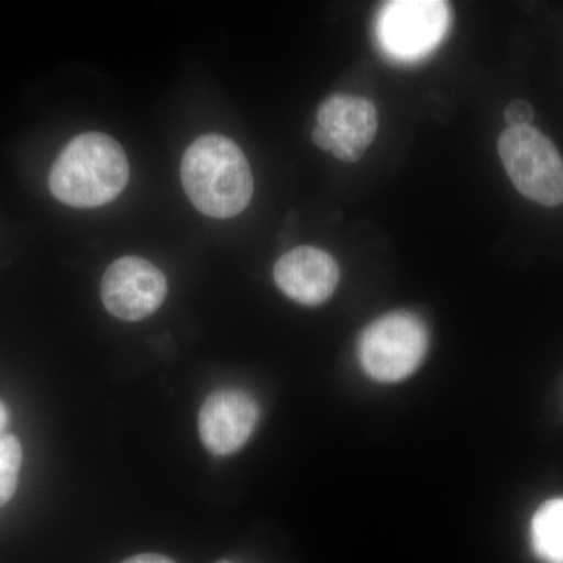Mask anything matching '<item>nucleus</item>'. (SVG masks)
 <instances>
[{
	"label": "nucleus",
	"mask_w": 563,
	"mask_h": 563,
	"mask_svg": "<svg viewBox=\"0 0 563 563\" xmlns=\"http://www.w3.org/2000/svg\"><path fill=\"white\" fill-rule=\"evenodd\" d=\"M180 177L192 206L217 220L242 213L254 192L250 162L242 147L217 133L192 141L181 158Z\"/></svg>",
	"instance_id": "f257e3e1"
},
{
	"label": "nucleus",
	"mask_w": 563,
	"mask_h": 563,
	"mask_svg": "<svg viewBox=\"0 0 563 563\" xmlns=\"http://www.w3.org/2000/svg\"><path fill=\"white\" fill-rule=\"evenodd\" d=\"M129 162L121 144L106 133H80L52 165L49 190L76 209H95L117 199L129 181Z\"/></svg>",
	"instance_id": "f03ea898"
},
{
	"label": "nucleus",
	"mask_w": 563,
	"mask_h": 563,
	"mask_svg": "<svg viewBox=\"0 0 563 563\" xmlns=\"http://www.w3.org/2000/svg\"><path fill=\"white\" fill-rule=\"evenodd\" d=\"M499 157L518 191L547 207L563 203V158L551 140L532 125L507 128Z\"/></svg>",
	"instance_id": "7ed1b4c3"
},
{
	"label": "nucleus",
	"mask_w": 563,
	"mask_h": 563,
	"mask_svg": "<svg viewBox=\"0 0 563 563\" xmlns=\"http://www.w3.org/2000/svg\"><path fill=\"white\" fill-rule=\"evenodd\" d=\"M429 336L417 314L393 312L362 333L358 358L365 373L379 383H399L420 366Z\"/></svg>",
	"instance_id": "20e7f679"
},
{
	"label": "nucleus",
	"mask_w": 563,
	"mask_h": 563,
	"mask_svg": "<svg viewBox=\"0 0 563 563\" xmlns=\"http://www.w3.org/2000/svg\"><path fill=\"white\" fill-rule=\"evenodd\" d=\"M450 25V3L442 0H396L380 9L376 36L388 57L398 62H417L437 49Z\"/></svg>",
	"instance_id": "39448f33"
},
{
	"label": "nucleus",
	"mask_w": 563,
	"mask_h": 563,
	"mask_svg": "<svg viewBox=\"0 0 563 563\" xmlns=\"http://www.w3.org/2000/svg\"><path fill=\"white\" fill-rule=\"evenodd\" d=\"M168 282L161 268L141 257L118 258L102 277L103 306L122 321H141L161 309Z\"/></svg>",
	"instance_id": "423d86ee"
},
{
	"label": "nucleus",
	"mask_w": 563,
	"mask_h": 563,
	"mask_svg": "<svg viewBox=\"0 0 563 563\" xmlns=\"http://www.w3.org/2000/svg\"><path fill=\"white\" fill-rule=\"evenodd\" d=\"M258 417L257 401L242 388H221L211 393L199 413L203 446L214 455L236 453L251 439Z\"/></svg>",
	"instance_id": "0eeeda50"
},
{
	"label": "nucleus",
	"mask_w": 563,
	"mask_h": 563,
	"mask_svg": "<svg viewBox=\"0 0 563 563\" xmlns=\"http://www.w3.org/2000/svg\"><path fill=\"white\" fill-rule=\"evenodd\" d=\"M317 128L328 136L339 161L357 163L376 139L377 110L361 96L333 95L321 103Z\"/></svg>",
	"instance_id": "6e6552de"
},
{
	"label": "nucleus",
	"mask_w": 563,
	"mask_h": 563,
	"mask_svg": "<svg viewBox=\"0 0 563 563\" xmlns=\"http://www.w3.org/2000/svg\"><path fill=\"white\" fill-rule=\"evenodd\" d=\"M274 280L288 298L302 306H321L339 287L340 268L331 254L313 246L295 247L282 255Z\"/></svg>",
	"instance_id": "1a4fd4ad"
},
{
	"label": "nucleus",
	"mask_w": 563,
	"mask_h": 563,
	"mask_svg": "<svg viewBox=\"0 0 563 563\" xmlns=\"http://www.w3.org/2000/svg\"><path fill=\"white\" fill-rule=\"evenodd\" d=\"M532 548L547 563H563V498L544 503L532 518Z\"/></svg>",
	"instance_id": "9d476101"
},
{
	"label": "nucleus",
	"mask_w": 563,
	"mask_h": 563,
	"mask_svg": "<svg viewBox=\"0 0 563 563\" xmlns=\"http://www.w3.org/2000/svg\"><path fill=\"white\" fill-rule=\"evenodd\" d=\"M22 466L20 440L11 433L0 437V507L11 501L16 493Z\"/></svg>",
	"instance_id": "9b49d317"
},
{
	"label": "nucleus",
	"mask_w": 563,
	"mask_h": 563,
	"mask_svg": "<svg viewBox=\"0 0 563 563\" xmlns=\"http://www.w3.org/2000/svg\"><path fill=\"white\" fill-rule=\"evenodd\" d=\"M504 120L509 128H521V125H531L533 120V109L531 103L523 99H515L504 111Z\"/></svg>",
	"instance_id": "f8f14e48"
},
{
	"label": "nucleus",
	"mask_w": 563,
	"mask_h": 563,
	"mask_svg": "<svg viewBox=\"0 0 563 563\" xmlns=\"http://www.w3.org/2000/svg\"><path fill=\"white\" fill-rule=\"evenodd\" d=\"M122 563H176L172 561V559L166 558V555L161 554H140L133 555V558L128 559V561Z\"/></svg>",
	"instance_id": "ddd939ff"
},
{
	"label": "nucleus",
	"mask_w": 563,
	"mask_h": 563,
	"mask_svg": "<svg viewBox=\"0 0 563 563\" xmlns=\"http://www.w3.org/2000/svg\"><path fill=\"white\" fill-rule=\"evenodd\" d=\"M10 422V413L9 409H7L5 404L0 401V437L5 435L7 426Z\"/></svg>",
	"instance_id": "4468645a"
}]
</instances>
